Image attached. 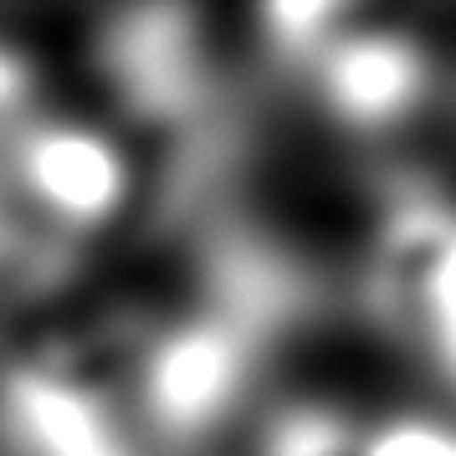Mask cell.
<instances>
[{
  "mask_svg": "<svg viewBox=\"0 0 456 456\" xmlns=\"http://www.w3.org/2000/svg\"><path fill=\"white\" fill-rule=\"evenodd\" d=\"M374 323L420 370L456 390V200L431 180L395 175L364 256Z\"/></svg>",
  "mask_w": 456,
  "mask_h": 456,
  "instance_id": "cell-2",
  "label": "cell"
},
{
  "mask_svg": "<svg viewBox=\"0 0 456 456\" xmlns=\"http://www.w3.org/2000/svg\"><path fill=\"white\" fill-rule=\"evenodd\" d=\"M354 452V420L338 405L303 400L267 420L256 456H349Z\"/></svg>",
  "mask_w": 456,
  "mask_h": 456,
  "instance_id": "cell-5",
  "label": "cell"
},
{
  "mask_svg": "<svg viewBox=\"0 0 456 456\" xmlns=\"http://www.w3.org/2000/svg\"><path fill=\"white\" fill-rule=\"evenodd\" d=\"M349 456H456V426L441 415L395 411L354 436Z\"/></svg>",
  "mask_w": 456,
  "mask_h": 456,
  "instance_id": "cell-6",
  "label": "cell"
},
{
  "mask_svg": "<svg viewBox=\"0 0 456 456\" xmlns=\"http://www.w3.org/2000/svg\"><path fill=\"white\" fill-rule=\"evenodd\" d=\"M0 206L31 241L77 256L134 206V159L87 118L21 113L0 124Z\"/></svg>",
  "mask_w": 456,
  "mask_h": 456,
  "instance_id": "cell-1",
  "label": "cell"
},
{
  "mask_svg": "<svg viewBox=\"0 0 456 456\" xmlns=\"http://www.w3.org/2000/svg\"><path fill=\"white\" fill-rule=\"evenodd\" d=\"M292 72L308 83L318 113L333 128L370 139L411 124L441 83L436 52L420 31L379 26L354 5Z\"/></svg>",
  "mask_w": 456,
  "mask_h": 456,
  "instance_id": "cell-3",
  "label": "cell"
},
{
  "mask_svg": "<svg viewBox=\"0 0 456 456\" xmlns=\"http://www.w3.org/2000/svg\"><path fill=\"white\" fill-rule=\"evenodd\" d=\"M0 456H144L113 385L77 354H31L0 370Z\"/></svg>",
  "mask_w": 456,
  "mask_h": 456,
  "instance_id": "cell-4",
  "label": "cell"
}]
</instances>
